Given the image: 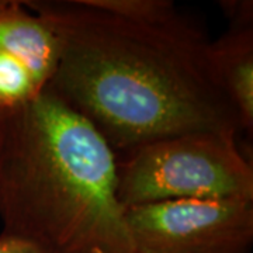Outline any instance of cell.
I'll use <instances>...</instances> for the list:
<instances>
[{
    "instance_id": "cell-1",
    "label": "cell",
    "mask_w": 253,
    "mask_h": 253,
    "mask_svg": "<svg viewBox=\"0 0 253 253\" xmlns=\"http://www.w3.org/2000/svg\"><path fill=\"white\" fill-rule=\"evenodd\" d=\"M23 4L61 44L48 86L99 131L116 156L187 132L241 131L212 72L210 40L189 18L135 21L86 0Z\"/></svg>"
},
{
    "instance_id": "cell-2",
    "label": "cell",
    "mask_w": 253,
    "mask_h": 253,
    "mask_svg": "<svg viewBox=\"0 0 253 253\" xmlns=\"http://www.w3.org/2000/svg\"><path fill=\"white\" fill-rule=\"evenodd\" d=\"M0 219L45 253H131L117 156L49 86L0 114Z\"/></svg>"
},
{
    "instance_id": "cell-3",
    "label": "cell",
    "mask_w": 253,
    "mask_h": 253,
    "mask_svg": "<svg viewBox=\"0 0 253 253\" xmlns=\"http://www.w3.org/2000/svg\"><path fill=\"white\" fill-rule=\"evenodd\" d=\"M235 131L169 136L117 155L124 208L169 200H253V169Z\"/></svg>"
},
{
    "instance_id": "cell-4",
    "label": "cell",
    "mask_w": 253,
    "mask_h": 253,
    "mask_svg": "<svg viewBox=\"0 0 253 253\" xmlns=\"http://www.w3.org/2000/svg\"><path fill=\"white\" fill-rule=\"evenodd\" d=\"M131 253H249L253 200H169L124 208Z\"/></svg>"
},
{
    "instance_id": "cell-5",
    "label": "cell",
    "mask_w": 253,
    "mask_h": 253,
    "mask_svg": "<svg viewBox=\"0 0 253 253\" xmlns=\"http://www.w3.org/2000/svg\"><path fill=\"white\" fill-rule=\"evenodd\" d=\"M0 51L23 61L48 86L59 63L61 44L54 30L23 1L0 0Z\"/></svg>"
},
{
    "instance_id": "cell-6",
    "label": "cell",
    "mask_w": 253,
    "mask_h": 253,
    "mask_svg": "<svg viewBox=\"0 0 253 253\" xmlns=\"http://www.w3.org/2000/svg\"><path fill=\"white\" fill-rule=\"evenodd\" d=\"M210 63L241 131L253 128V27H231L210 41Z\"/></svg>"
},
{
    "instance_id": "cell-7",
    "label": "cell",
    "mask_w": 253,
    "mask_h": 253,
    "mask_svg": "<svg viewBox=\"0 0 253 253\" xmlns=\"http://www.w3.org/2000/svg\"><path fill=\"white\" fill-rule=\"evenodd\" d=\"M46 87L23 61L0 51V114L33 101Z\"/></svg>"
},
{
    "instance_id": "cell-8",
    "label": "cell",
    "mask_w": 253,
    "mask_h": 253,
    "mask_svg": "<svg viewBox=\"0 0 253 253\" xmlns=\"http://www.w3.org/2000/svg\"><path fill=\"white\" fill-rule=\"evenodd\" d=\"M86 3L118 17L145 23H165L179 16L168 0H86Z\"/></svg>"
},
{
    "instance_id": "cell-9",
    "label": "cell",
    "mask_w": 253,
    "mask_h": 253,
    "mask_svg": "<svg viewBox=\"0 0 253 253\" xmlns=\"http://www.w3.org/2000/svg\"><path fill=\"white\" fill-rule=\"evenodd\" d=\"M222 9L231 21V27H252V1H222Z\"/></svg>"
},
{
    "instance_id": "cell-10",
    "label": "cell",
    "mask_w": 253,
    "mask_h": 253,
    "mask_svg": "<svg viewBox=\"0 0 253 253\" xmlns=\"http://www.w3.org/2000/svg\"><path fill=\"white\" fill-rule=\"evenodd\" d=\"M0 253H45L37 245L31 244L27 239L10 235V234H0Z\"/></svg>"
}]
</instances>
